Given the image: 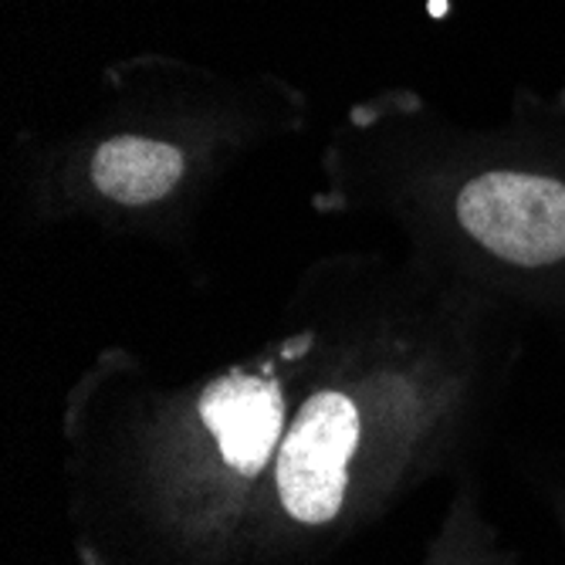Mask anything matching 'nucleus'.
Listing matches in <instances>:
<instances>
[{
    "mask_svg": "<svg viewBox=\"0 0 565 565\" xmlns=\"http://www.w3.org/2000/svg\"><path fill=\"white\" fill-rule=\"evenodd\" d=\"M370 447V420L349 390L308 396L275 457V501L295 529H332L352 501L355 465Z\"/></svg>",
    "mask_w": 565,
    "mask_h": 565,
    "instance_id": "obj_1",
    "label": "nucleus"
},
{
    "mask_svg": "<svg viewBox=\"0 0 565 565\" xmlns=\"http://www.w3.org/2000/svg\"><path fill=\"white\" fill-rule=\"evenodd\" d=\"M457 221L511 268L565 265V180L515 170L475 177L457 193Z\"/></svg>",
    "mask_w": 565,
    "mask_h": 565,
    "instance_id": "obj_2",
    "label": "nucleus"
},
{
    "mask_svg": "<svg viewBox=\"0 0 565 565\" xmlns=\"http://www.w3.org/2000/svg\"><path fill=\"white\" fill-rule=\"evenodd\" d=\"M196 424L207 434L217 468L237 484H250L278 457L288 417V396L268 373H224L196 396Z\"/></svg>",
    "mask_w": 565,
    "mask_h": 565,
    "instance_id": "obj_3",
    "label": "nucleus"
},
{
    "mask_svg": "<svg viewBox=\"0 0 565 565\" xmlns=\"http://www.w3.org/2000/svg\"><path fill=\"white\" fill-rule=\"evenodd\" d=\"M183 177V152L142 136H119L102 142L92 160L95 186L116 203H152L167 196Z\"/></svg>",
    "mask_w": 565,
    "mask_h": 565,
    "instance_id": "obj_4",
    "label": "nucleus"
}]
</instances>
